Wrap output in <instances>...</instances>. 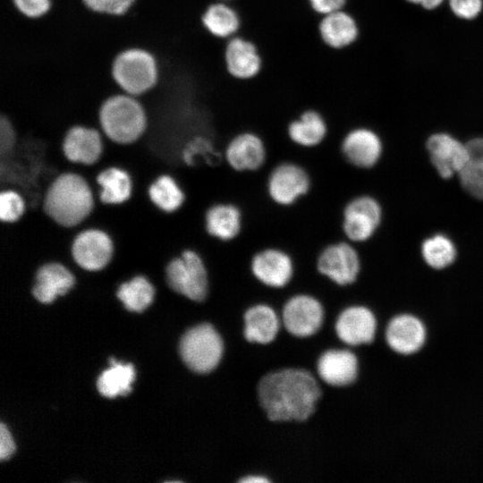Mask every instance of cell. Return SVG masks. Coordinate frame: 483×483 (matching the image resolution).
Segmentation results:
<instances>
[{"instance_id": "cell-17", "label": "cell", "mask_w": 483, "mask_h": 483, "mask_svg": "<svg viewBox=\"0 0 483 483\" xmlns=\"http://www.w3.org/2000/svg\"><path fill=\"white\" fill-rule=\"evenodd\" d=\"M62 148L69 161L86 165H93L102 154V138L96 128L75 124L65 131Z\"/></svg>"}, {"instance_id": "cell-42", "label": "cell", "mask_w": 483, "mask_h": 483, "mask_svg": "<svg viewBox=\"0 0 483 483\" xmlns=\"http://www.w3.org/2000/svg\"><path fill=\"white\" fill-rule=\"evenodd\" d=\"M222 1L232 2V1H233V0H222Z\"/></svg>"}, {"instance_id": "cell-6", "label": "cell", "mask_w": 483, "mask_h": 483, "mask_svg": "<svg viewBox=\"0 0 483 483\" xmlns=\"http://www.w3.org/2000/svg\"><path fill=\"white\" fill-rule=\"evenodd\" d=\"M165 279L174 292L191 301L199 302L208 296V267L202 257L193 250H185L169 261Z\"/></svg>"}, {"instance_id": "cell-41", "label": "cell", "mask_w": 483, "mask_h": 483, "mask_svg": "<svg viewBox=\"0 0 483 483\" xmlns=\"http://www.w3.org/2000/svg\"><path fill=\"white\" fill-rule=\"evenodd\" d=\"M413 4H418L426 9H434L440 5L444 0H407Z\"/></svg>"}, {"instance_id": "cell-2", "label": "cell", "mask_w": 483, "mask_h": 483, "mask_svg": "<svg viewBox=\"0 0 483 483\" xmlns=\"http://www.w3.org/2000/svg\"><path fill=\"white\" fill-rule=\"evenodd\" d=\"M93 207V195L88 182L73 173L58 175L47 190L43 201L47 216L64 227L80 224Z\"/></svg>"}, {"instance_id": "cell-18", "label": "cell", "mask_w": 483, "mask_h": 483, "mask_svg": "<svg viewBox=\"0 0 483 483\" xmlns=\"http://www.w3.org/2000/svg\"><path fill=\"white\" fill-rule=\"evenodd\" d=\"M427 148L432 164L443 178L459 174L469 158L467 146L445 133L432 135L428 140Z\"/></svg>"}, {"instance_id": "cell-22", "label": "cell", "mask_w": 483, "mask_h": 483, "mask_svg": "<svg viewBox=\"0 0 483 483\" xmlns=\"http://www.w3.org/2000/svg\"><path fill=\"white\" fill-rule=\"evenodd\" d=\"M386 339L389 347L400 354H412L423 346L426 328L416 317L402 314L394 317L388 323Z\"/></svg>"}, {"instance_id": "cell-11", "label": "cell", "mask_w": 483, "mask_h": 483, "mask_svg": "<svg viewBox=\"0 0 483 483\" xmlns=\"http://www.w3.org/2000/svg\"><path fill=\"white\" fill-rule=\"evenodd\" d=\"M381 220L378 202L370 196H358L346 203L342 213V230L351 242H363L372 237Z\"/></svg>"}, {"instance_id": "cell-25", "label": "cell", "mask_w": 483, "mask_h": 483, "mask_svg": "<svg viewBox=\"0 0 483 483\" xmlns=\"http://www.w3.org/2000/svg\"><path fill=\"white\" fill-rule=\"evenodd\" d=\"M244 337L249 343L267 344L276 337L280 320L275 309L264 303H258L246 309L243 315Z\"/></svg>"}, {"instance_id": "cell-24", "label": "cell", "mask_w": 483, "mask_h": 483, "mask_svg": "<svg viewBox=\"0 0 483 483\" xmlns=\"http://www.w3.org/2000/svg\"><path fill=\"white\" fill-rule=\"evenodd\" d=\"M74 283L73 275L64 265L46 263L36 273L32 294L41 303H51L71 290Z\"/></svg>"}, {"instance_id": "cell-38", "label": "cell", "mask_w": 483, "mask_h": 483, "mask_svg": "<svg viewBox=\"0 0 483 483\" xmlns=\"http://www.w3.org/2000/svg\"><path fill=\"white\" fill-rule=\"evenodd\" d=\"M312 10L319 15H324L343 9L348 0H308Z\"/></svg>"}, {"instance_id": "cell-7", "label": "cell", "mask_w": 483, "mask_h": 483, "mask_svg": "<svg viewBox=\"0 0 483 483\" xmlns=\"http://www.w3.org/2000/svg\"><path fill=\"white\" fill-rule=\"evenodd\" d=\"M267 193L280 207H291L306 196L311 188L308 171L301 165L284 161L270 171L267 179Z\"/></svg>"}, {"instance_id": "cell-15", "label": "cell", "mask_w": 483, "mask_h": 483, "mask_svg": "<svg viewBox=\"0 0 483 483\" xmlns=\"http://www.w3.org/2000/svg\"><path fill=\"white\" fill-rule=\"evenodd\" d=\"M340 147L344 159L360 168L375 165L382 153L380 138L367 127H355L346 131Z\"/></svg>"}, {"instance_id": "cell-23", "label": "cell", "mask_w": 483, "mask_h": 483, "mask_svg": "<svg viewBox=\"0 0 483 483\" xmlns=\"http://www.w3.org/2000/svg\"><path fill=\"white\" fill-rule=\"evenodd\" d=\"M243 216L241 208L232 202H217L204 215V226L207 233L223 242L235 240L241 233Z\"/></svg>"}, {"instance_id": "cell-5", "label": "cell", "mask_w": 483, "mask_h": 483, "mask_svg": "<svg viewBox=\"0 0 483 483\" xmlns=\"http://www.w3.org/2000/svg\"><path fill=\"white\" fill-rule=\"evenodd\" d=\"M179 351L182 361L190 369L206 374L220 363L224 342L211 324L202 323L185 332L181 338Z\"/></svg>"}, {"instance_id": "cell-8", "label": "cell", "mask_w": 483, "mask_h": 483, "mask_svg": "<svg viewBox=\"0 0 483 483\" xmlns=\"http://www.w3.org/2000/svg\"><path fill=\"white\" fill-rule=\"evenodd\" d=\"M318 272L339 286L353 284L360 271V258L351 242L326 245L316 258Z\"/></svg>"}, {"instance_id": "cell-32", "label": "cell", "mask_w": 483, "mask_h": 483, "mask_svg": "<svg viewBox=\"0 0 483 483\" xmlns=\"http://www.w3.org/2000/svg\"><path fill=\"white\" fill-rule=\"evenodd\" d=\"M421 250L428 265L437 269L451 265L456 257V250L452 241L441 234L427 239Z\"/></svg>"}, {"instance_id": "cell-40", "label": "cell", "mask_w": 483, "mask_h": 483, "mask_svg": "<svg viewBox=\"0 0 483 483\" xmlns=\"http://www.w3.org/2000/svg\"><path fill=\"white\" fill-rule=\"evenodd\" d=\"M240 483H268L270 480L262 475H248L242 477L240 480Z\"/></svg>"}, {"instance_id": "cell-4", "label": "cell", "mask_w": 483, "mask_h": 483, "mask_svg": "<svg viewBox=\"0 0 483 483\" xmlns=\"http://www.w3.org/2000/svg\"><path fill=\"white\" fill-rule=\"evenodd\" d=\"M112 75L123 93L138 97L157 84V62L154 55L144 48H127L114 59Z\"/></svg>"}, {"instance_id": "cell-21", "label": "cell", "mask_w": 483, "mask_h": 483, "mask_svg": "<svg viewBox=\"0 0 483 483\" xmlns=\"http://www.w3.org/2000/svg\"><path fill=\"white\" fill-rule=\"evenodd\" d=\"M359 363L353 352L343 349H330L318 360L319 377L332 386H345L353 383L358 376Z\"/></svg>"}, {"instance_id": "cell-3", "label": "cell", "mask_w": 483, "mask_h": 483, "mask_svg": "<svg viewBox=\"0 0 483 483\" xmlns=\"http://www.w3.org/2000/svg\"><path fill=\"white\" fill-rule=\"evenodd\" d=\"M98 125L109 140L127 145L142 137L148 128V116L137 97L117 93L100 106Z\"/></svg>"}, {"instance_id": "cell-37", "label": "cell", "mask_w": 483, "mask_h": 483, "mask_svg": "<svg viewBox=\"0 0 483 483\" xmlns=\"http://www.w3.org/2000/svg\"><path fill=\"white\" fill-rule=\"evenodd\" d=\"M453 13L462 19H473L481 12L483 0H450Z\"/></svg>"}, {"instance_id": "cell-35", "label": "cell", "mask_w": 483, "mask_h": 483, "mask_svg": "<svg viewBox=\"0 0 483 483\" xmlns=\"http://www.w3.org/2000/svg\"><path fill=\"white\" fill-rule=\"evenodd\" d=\"M13 3L22 15L30 19L44 16L52 6L51 0H13Z\"/></svg>"}, {"instance_id": "cell-31", "label": "cell", "mask_w": 483, "mask_h": 483, "mask_svg": "<svg viewBox=\"0 0 483 483\" xmlns=\"http://www.w3.org/2000/svg\"><path fill=\"white\" fill-rule=\"evenodd\" d=\"M116 295L128 310L142 312L153 301L155 289L146 277L138 275L122 284Z\"/></svg>"}, {"instance_id": "cell-34", "label": "cell", "mask_w": 483, "mask_h": 483, "mask_svg": "<svg viewBox=\"0 0 483 483\" xmlns=\"http://www.w3.org/2000/svg\"><path fill=\"white\" fill-rule=\"evenodd\" d=\"M83 4L92 12L108 14H124L135 0H82Z\"/></svg>"}, {"instance_id": "cell-29", "label": "cell", "mask_w": 483, "mask_h": 483, "mask_svg": "<svg viewBox=\"0 0 483 483\" xmlns=\"http://www.w3.org/2000/svg\"><path fill=\"white\" fill-rule=\"evenodd\" d=\"M469 158L459 173L462 187L473 197L483 199V138L467 144Z\"/></svg>"}, {"instance_id": "cell-16", "label": "cell", "mask_w": 483, "mask_h": 483, "mask_svg": "<svg viewBox=\"0 0 483 483\" xmlns=\"http://www.w3.org/2000/svg\"><path fill=\"white\" fill-rule=\"evenodd\" d=\"M377 320L373 312L364 306H350L344 309L335 322L339 339L348 345L369 343L374 340Z\"/></svg>"}, {"instance_id": "cell-1", "label": "cell", "mask_w": 483, "mask_h": 483, "mask_svg": "<svg viewBox=\"0 0 483 483\" xmlns=\"http://www.w3.org/2000/svg\"><path fill=\"white\" fill-rule=\"evenodd\" d=\"M321 388L308 370L284 369L266 374L258 384V397L274 422L305 421L316 411Z\"/></svg>"}, {"instance_id": "cell-20", "label": "cell", "mask_w": 483, "mask_h": 483, "mask_svg": "<svg viewBox=\"0 0 483 483\" xmlns=\"http://www.w3.org/2000/svg\"><path fill=\"white\" fill-rule=\"evenodd\" d=\"M318 32L326 46L341 50L352 46L358 40L360 30L357 19L343 8L322 15Z\"/></svg>"}, {"instance_id": "cell-14", "label": "cell", "mask_w": 483, "mask_h": 483, "mask_svg": "<svg viewBox=\"0 0 483 483\" xmlns=\"http://www.w3.org/2000/svg\"><path fill=\"white\" fill-rule=\"evenodd\" d=\"M224 56L228 73L237 80H251L259 74L263 67L257 45L239 34L226 40Z\"/></svg>"}, {"instance_id": "cell-19", "label": "cell", "mask_w": 483, "mask_h": 483, "mask_svg": "<svg viewBox=\"0 0 483 483\" xmlns=\"http://www.w3.org/2000/svg\"><path fill=\"white\" fill-rule=\"evenodd\" d=\"M330 128L325 115L318 109L308 108L286 125L285 136L292 144L312 148L321 145L329 135Z\"/></svg>"}, {"instance_id": "cell-9", "label": "cell", "mask_w": 483, "mask_h": 483, "mask_svg": "<svg viewBox=\"0 0 483 483\" xmlns=\"http://www.w3.org/2000/svg\"><path fill=\"white\" fill-rule=\"evenodd\" d=\"M253 277L265 286L280 289L293 278L295 265L292 257L278 247H266L256 251L250 260Z\"/></svg>"}, {"instance_id": "cell-33", "label": "cell", "mask_w": 483, "mask_h": 483, "mask_svg": "<svg viewBox=\"0 0 483 483\" xmlns=\"http://www.w3.org/2000/svg\"><path fill=\"white\" fill-rule=\"evenodd\" d=\"M25 204L22 197L13 190H4L0 193V220L13 224L23 216Z\"/></svg>"}, {"instance_id": "cell-10", "label": "cell", "mask_w": 483, "mask_h": 483, "mask_svg": "<svg viewBox=\"0 0 483 483\" xmlns=\"http://www.w3.org/2000/svg\"><path fill=\"white\" fill-rule=\"evenodd\" d=\"M267 145L256 131L242 130L231 136L225 144L224 157L228 166L238 173L259 170L266 163Z\"/></svg>"}, {"instance_id": "cell-27", "label": "cell", "mask_w": 483, "mask_h": 483, "mask_svg": "<svg viewBox=\"0 0 483 483\" xmlns=\"http://www.w3.org/2000/svg\"><path fill=\"white\" fill-rule=\"evenodd\" d=\"M111 368L105 370L98 377L97 386L99 393L107 398L127 395L131 391L135 378L132 364H123L114 358H110Z\"/></svg>"}, {"instance_id": "cell-39", "label": "cell", "mask_w": 483, "mask_h": 483, "mask_svg": "<svg viewBox=\"0 0 483 483\" xmlns=\"http://www.w3.org/2000/svg\"><path fill=\"white\" fill-rule=\"evenodd\" d=\"M15 451V444L7 428L0 425V459L6 460L12 456Z\"/></svg>"}, {"instance_id": "cell-26", "label": "cell", "mask_w": 483, "mask_h": 483, "mask_svg": "<svg viewBox=\"0 0 483 483\" xmlns=\"http://www.w3.org/2000/svg\"><path fill=\"white\" fill-rule=\"evenodd\" d=\"M201 21L208 33L223 40L237 35L242 27L237 9L230 2L222 0L208 4L201 16Z\"/></svg>"}, {"instance_id": "cell-36", "label": "cell", "mask_w": 483, "mask_h": 483, "mask_svg": "<svg viewBox=\"0 0 483 483\" xmlns=\"http://www.w3.org/2000/svg\"><path fill=\"white\" fill-rule=\"evenodd\" d=\"M17 140V131L13 122L4 114H0V154L8 155Z\"/></svg>"}, {"instance_id": "cell-28", "label": "cell", "mask_w": 483, "mask_h": 483, "mask_svg": "<svg viewBox=\"0 0 483 483\" xmlns=\"http://www.w3.org/2000/svg\"><path fill=\"white\" fill-rule=\"evenodd\" d=\"M97 182L101 188L99 198L105 204L119 205L129 199L131 193L130 175L118 167H109L98 174Z\"/></svg>"}, {"instance_id": "cell-30", "label": "cell", "mask_w": 483, "mask_h": 483, "mask_svg": "<svg viewBox=\"0 0 483 483\" xmlns=\"http://www.w3.org/2000/svg\"><path fill=\"white\" fill-rule=\"evenodd\" d=\"M148 197L155 206L166 213L177 211L185 201V193L170 175L157 177L148 188Z\"/></svg>"}, {"instance_id": "cell-12", "label": "cell", "mask_w": 483, "mask_h": 483, "mask_svg": "<svg viewBox=\"0 0 483 483\" xmlns=\"http://www.w3.org/2000/svg\"><path fill=\"white\" fill-rule=\"evenodd\" d=\"M324 320V309L314 296L300 293L284 303L282 321L289 334L296 337H309L316 334Z\"/></svg>"}, {"instance_id": "cell-13", "label": "cell", "mask_w": 483, "mask_h": 483, "mask_svg": "<svg viewBox=\"0 0 483 483\" xmlns=\"http://www.w3.org/2000/svg\"><path fill=\"white\" fill-rule=\"evenodd\" d=\"M71 253L75 263L82 269L98 271L111 261L114 243L106 233L98 229H88L75 236Z\"/></svg>"}]
</instances>
